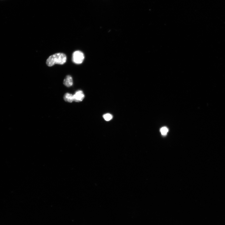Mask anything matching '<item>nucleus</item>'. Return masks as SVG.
Instances as JSON below:
<instances>
[{
    "label": "nucleus",
    "mask_w": 225,
    "mask_h": 225,
    "mask_svg": "<svg viewBox=\"0 0 225 225\" xmlns=\"http://www.w3.org/2000/svg\"><path fill=\"white\" fill-rule=\"evenodd\" d=\"M67 57L65 54L56 53L49 56L47 60L46 64L49 67H51L56 64L62 65L65 63Z\"/></svg>",
    "instance_id": "nucleus-1"
},
{
    "label": "nucleus",
    "mask_w": 225,
    "mask_h": 225,
    "mask_svg": "<svg viewBox=\"0 0 225 225\" xmlns=\"http://www.w3.org/2000/svg\"><path fill=\"white\" fill-rule=\"evenodd\" d=\"M85 59L84 54L80 51L74 52L72 55V61L75 64H80L82 63Z\"/></svg>",
    "instance_id": "nucleus-2"
},
{
    "label": "nucleus",
    "mask_w": 225,
    "mask_h": 225,
    "mask_svg": "<svg viewBox=\"0 0 225 225\" xmlns=\"http://www.w3.org/2000/svg\"><path fill=\"white\" fill-rule=\"evenodd\" d=\"M73 96L74 101L76 102L82 101L85 98V95L83 92L81 90H78L76 92Z\"/></svg>",
    "instance_id": "nucleus-3"
},
{
    "label": "nucleus",
    "mask_w": 225,
    "mask_h": 225,
    "mask_svg": "<svg viewBox=\"0 0 225 225\" xmlns=\"http://www.w3.org/2000/svg\"><path fill=\"white\" fill-rule=\"evenodd\" d=\"M64 84L67 87H69L71 86L73 84L72 77L70 76H67L64 80Z\"/></svg>",
    "instance_id": "nucleus-4"
},
{
    "label": "nucleus",
    "mask_w": 225,
    "mask_h": 225,
    "mask_svg": "<svg viewBox=\"0 0 225 225\" xmlns=\"http://www.w3.org/2000/svg\"><path fill=\"white\" fill-rule=\"evenodd\" d=\"M64 99L65 101L69 103H72L74 101L73 95L68 93L65 94Z\"/></svg>",
    "instance_id": "nucleus-5"
},
{
    "label": "nucleus",
    "mask_w": 225,
    "mask_h": 225,
    "mask_svg": "<svg viewBox=\"0 0 225 225\" xmlns=\"http://www.w3.org/2000/svg\"><path fill=\"white\" fill-rule=\"evenodd\" d=\"M168 129L165 127H162L160 129V132L162 135H166L168 132Z\"/></svg>",
    "instance_id": "nucleus-6"
},
{
    "label": "nucleus",
    "mask_w": 225,
    "mask_h": 225,
    "mask_svg": "<svg viewBox=\"0 0 225 225\" xmlns=\"http://www.w3.org/2000/svg\"><path fill=\"white\" fill-rule=\"evenodd\" d=\"M104 120L107 121H109L112 119V116L110 114H107L104 115L103 116Z\"/></svg>",
    "instance_id": "nucleus-7"
}]
</instances>
